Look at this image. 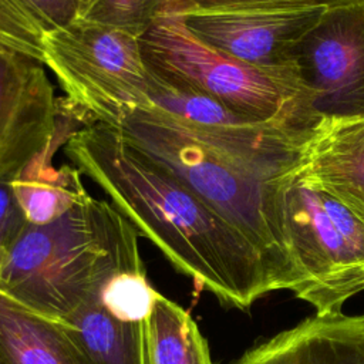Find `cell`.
I'll list each match as a JSON object with an SVG mask.
<instances>
[{"mask_svg":"<svg viewBox=\"0 0 364 364\" xmlns=\"http://www.w3.org/2000/svg\"><path fill=\"white\" fill-rule=\"evenodd\" d=\"M156 293L146 282L145 273H121L114 276L101 291L104 307L124 321H145Z\"/></svg>","mask_w":364,"mask_h":364,"instance_id":"18","label":"cell"},{"mask_svg":"<svg viewBox=\"0 0 364 364\" xmlns=\"http://www.w3.org/2000/svg\"><path fill=\"white\" fill-rule=\"evenodd\" d=\"M286 242L301 276L294 294L317 316L343 313L364 290V223L296 168L280 179Z\"/></svg>","mask_w":364,"mask_h":364,"instance_id":"6","label":"cell"},{"mask_svg":"<svg viewBox=\"0 0 364 364\" xmlns=\"http://www.w3.org/2000/svg\"><path fill=\"white\" fill-rule=\"evenodd\" d=\"M236 364H364V314H314L255 346Z\"/></svg>","mask_w":364,"mask_h":364,"instance_id":"11","label":"cell"},{"mask_svg":"<svg viewBox=\"0 0 364 364\" xmlns=\"http://www.w3.org/2000/svg\"><path fill=\"white\" fill-rule=\"evenodd\" d=\"M46 67L0 50V183L10 182L57 139L74 129ZM77 129V128H75Z\"/></svg>","mask_w":364,"mask_h":364,"instance_id":"8","label":"cell"},{"mask_svg":"<svg viewBox=\"0 0 364 364\" xmlns=\"http://www.w3.org/2000/svg\"><path fill=\"white\" fill-rule=\"evenodd\" d=\"M27 223L10 183H0V262L18 239Z\"/></svg>","mask_w":364,"mask_h":364,"instance_id":"19","label":"cell"},{"mask_svg":"<svg viewBox=\"0 0 364 364\" xmlns=\"http://www.w3.org/2000/svg\"><path fill=\"white\" fill-rule=\"evenodd\" d=\"M296 171L364 223V117L320 118L301 145Z\"/></svg>","mask_w":364,"mask_h":364,"instance_id":"10","label":"cell"},{"mask_svg":"<svg viewBox=\"0 0 364 364\" xmlns=\"http://www.w3.org/2000/svg\"><path fill=\"white\" fill-rule=\"evenodd\" d=\"M179 9H272L316 4L311 0H173Z\"/></svg>","mask_w":364,"mask_h":364,"instance_id":"20","label":"cell"},{"mask_svg":"<svg viewBox=\"0 0 364 364\" xmlns=\"http://www.w3.org/2000/svg\"><path fill=\"white\" fill-rule=\"evenodd\" d=\"M117 129L131 146L179 179L257 249L273 291L296 294L300 290L303 280L284 233L282 176H263L156 107L135 109Z\"/></svg>","mask_w":364,"mask_h":364,"instance_id":"3","label":"cell"},{"mask_svg":"<svg viewBox=\"0 0 364 364\" xmlns=\"http://www.w3.org/2000/svg\"><path fill=\"white\" fill-rule=\"evenodd\" d=\"M0 364H85L63 326L0 291Z\"/></svg>","mask_w":364,"mask_h":364,"instance_id":"12","label":"cell"},{"mask_svg":"<svg viewBox=\"0 0 364 364\" xmlns=\"http://www.w3.org/2000/svg\"><path fill=\"white\" fill-rule=\"evenodd\" d=\"M138 236L112 203L88 193L50 223H27L0 262V291L61 321L114 276L144 273Z\"/></svg>","mask_w":364,"mask_h":364,"instance_id":"2","label":"cell"},{"mask_svg":"<svg viewBox=\"0 0 364 364\" xmlns=\"http://www.w3.org/2000/svg\"><path fill=\"white\" fill-rule=\"evenodd\" d=\"M145 338L148 364H213L192 316L159 293L145 320Z\"/></svg>","mask_w":364,"mask_h":364,"instance_id":"15","label":"cell"},{"mask_svg":"<svg viewBox=\"0 0 364 364\" xmlns=\"http://www.w3.org/2000/svg\"><path fill=\"white\" fill-rule=\"evenodd\" d=\"M175 7L188 30L205 44L262 68L294 67L299 43L326 9L318 4L222 10Z\"/></svg>","mask_w":364,"mask_h":364,"instance_id":"9","label":"cell"},{"mask_svg":"<svg viewBox=\"0 0 364 364\" xmlns=\"http://www.w3.org/2000/svg\"><path fill=\"white\" fill-rule=\"evenodd\" d=\"M78 0H0V50L41 63V44L77 16Z\"/></svg>","mask_w":364,"mask_h":364,"instance_id":"16","label":"cell"},{"mask_svg":"<svg viewBox=\"0 0 364 364\" xmlns=\"http://www.w3.org/2000/svg\"><path fill=\"white\" fill-rule=\"evenodd\" d=\"M41 64L61 88V114L75 124L118 128L135 109L151 107L155 78L139 38L74 18L43 38Z\"/></svg>","mask_w":364,"mask_h":364,"instance_id":"5","label":"cell"},{"mask_svg":"<svg viewBox=\"0 0 364 364\" xmlns=\"http://www.w3.org/2000/svg\"><path fill=\"white\" fill-rule=\"evenodd\" d=\"M65 139H57L9 182L28 223H50L90 193L80 169L74 165L55 166L53 164L55 151L65 144Z\"/></svg>","mask_w":364,"mask_h":364,"instance_id":"14","label":"cell"},{"mask_svg":"<svg viewBox=\"0 0 364 364\" xmlns=\"http://www.w3.org/2000/svg\"><path fill=\"white\" fill-rule=\"evenodd\" d=\"M172 0H78L75 18L115 28L138 38Z\"/></svg>","mask_w":364,"mask_h":364,"instance_id":"17","label":"cell"},{"mask_svg":"<svg viewBox=\"0 0 364 364\" xmlns=\"http://www.w3.org/2000/svg\"><path fill=\"white\" fill-rule=\"evenodd\" d=\"M294 67L318 119L364 117V0L326 7Z\"/></svg>","mask_w":364,"mask_h":364,"instance_id":"7","label":"cell"},{"mask_svg":"<svg viewBox=\"0 0 364 364\" xmlns=\"http://www.w3.org/2000/svg\"><path fill=\"white\" fill-rule=\"evenodd\" d=\"M313 3L324 7H331V6H338V4H346L351 1H358V0H311Z\"/></svg>","mask_w":364,"mask_h":364,"instance_id":"21","label":"cell"},{"mask_svg":"<svg viewBox=\"0 0 364 364\" xmlns=\"http://www.w3.org/2000/svg\"><path fill=\"white\" fill-rule=\"evenodd\" d=\"M139 44L149 71L172 88L300 132H310L318 121L296 67L262 68L212 48L188 30L173 0Z\"/></svg>","mask_w":364,"mask_h":364,"instance_id":"4","label":"cell"},{"mask_svg":"<svg viewBox=\"0 0 364 364\" xmlns=\"http://www.w3.org/2000/svg\"><path fill=\"white\" fill-rule=\"evenodd\" d=\"M64 152L139 235L220 303L246 310L273 291L257 249L117 128H77L67 136Z\"/></svg>","mask_w":364,"mask_h":364,"instance_id":"1","label":"cell"},{"mask_svg":"<svg viewBox=\"0 0 364 364\" xmlns=\"http://www.w3.org/2000/svg\"><path fill=\"white\" fill-rule=\"evenodd\" d=\"M85 364H148L145 321L114 317L94 297L58 321Z\"/></svg>","mask_w":364,"mask_h":364,"instance_id":"13","label":"cell"}]
</instances>
